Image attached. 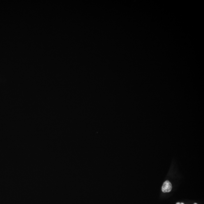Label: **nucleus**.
<instances>
[{
	"label": "nucleus",
	"instance_id": "f257e3e1",
	"mask_svg": "<svg viewBox=\"0 0 204 204\" xmlns=\"http://www.w3.org/2000/svg\"><path fill=\"white\" fill-rule=\"evenodd\" d=\"M172 189V184L169 181H166L164 183L162 187V190L164 193L169 192Z\"/></svg>",
	"mask_w": 204,
	"mask_h": 204
},
{
	"label": "nucleus",
	"instance_id": "f03ea898",
	"mask_svg": "<svg viewBox=\"0 0 204 204\" xmlns=\"http://www.w3.org/2000/svg\"><path fill=\"white\" fill-rule=\"evenodd\" d=\"M180 204H184V203H180Z\"/></svg>",
	"mask_w": 204,
	"mask_h": 204
},
{
	"label": "nucleus",
	"instance_id": "7ed1b4c3",
	"mask_svg": "<svg viewBox=\"0 0 204 204\" xmlns=\"http://www.w3.org/2000/svg\"><path fill=\"white\" fill-rule=\"evenodd\" d=\"M194 204H197V203H194Z\"/></svg>",
	"mask_w": 204,
	"mask_h": 204
}]
</instances>
